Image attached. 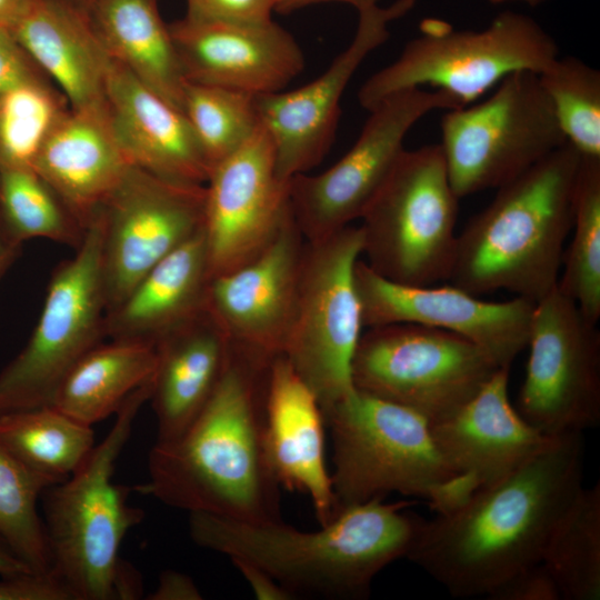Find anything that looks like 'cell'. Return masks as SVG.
I'll return each mask as SVG.
<instances>
[{
	"instance_id": "cell-3",
	"label": "cell",
	"mask_w": 600,
	"mask_h": 600,
	"mask_svg": "<svg viewBox=\"0 0 600 600\" xmlns=\"http://www.w3.org/2000/svg\"><path fill=\"white\" fill-rule=\"evenodd\" d=\"M411 502L371 499L339 509L316 531L284 523L243 522L189 513V533L200 547L249 561L271 574L294 599H366L374 577L406 558L423 519Z\"/></svg>"
},
{
	"instance_id": "cell-33",
	"label": "cell",
	"mask_w": 600,
	"mask_h": 600,
	"mask_svg": "<svg viewBox=\"0 0 600 600\" xmlns=\"http://www.w3.org/2000/svg\"><path fill=\"white\" fill-rule=\"evenodd\" d=\"M0 228L17 248L46 238L77 249L87 230L31 168H0Z\"/></svg>"
},
{
	"instance_id": "cell-38",
	"label": "cell",
	"mask_w": 600,
	"mask_h": 600,
	"mask_svg": "<svg viewBox=\"0 0 600 600\" xmlns=\"http://www.w3.org/2000/svg\"><path fill=\"white\" fill-rule=\"evenodd\" d=\"M486 596L492 600H561L553 577L541 561L518 569Z\"/></svg>"
},
{
	"instance_id": "cell-31",
	"label": "cell",
	"mask_w": 600,
	"mask_h": 600,
	"mask_svg": "<svg viewBox=\"0 0 600 600\" xmlns=\"http://www.w3.org/2000/svg\"><path fill=\"white\" fill-rule=\"evenodd\" d=\"M541 562L561 599H600V483L579 489L554 524Z\"/></svg>"
},
{
	"instance_id": "cell-47",
	"label": "cell",
	"mask_w": 600,
	"mask_h": 600,
	"mask_svg": "<svg viewBox=\"0 0 600 600\" xmlns=\"http://www.w3.org/2000/svg\"><path fill=\"white\" fill-rule=\"evenodd\" d=\"M19 248L11 244L4 237L0 228V279L4 274L8 267L12 263Z\"/></svg>"
},
{
	"instance_id": "cell-23",
	"label": "cell",
	"mask_w": 600,
	"mask_h": 600,
	"mask_svg": "<svg viewBox=\"0 0 600 600\" xmlns=\"http://www.w3.org/2000/svg\"><path fill=\"white\" fill-rule=\"evenodd\" d=\"M131 166L106 104L69 108L43 141L33 170L87 229Z\"/></svg>"
},
{
	"instance_id": "cell-28",
	"label": "cell",
	"mask_w": 600,
	"mask_h": 600,
	"mask_svg": "<svg viewBox=\"0 0 600 600\" xmlns=\"http://www.w3.org/2000/svg\"><path fill=\"white\" fill-rule=\"evenodd\" d=\"M88 12L110 58L181 110L186 80L158 0H94Z\"/></svg>"
},
{
	"instance_id": "cell-26",
	"label": "cell",
	"mask_w": 600,
	"mask_h": 600,
	"mask_svg": "<svg viewBox=\"0 0 600 600\" xmlns=\"http://www.w3.org/2000/svg\"><path fill=\"white\" fill-rule=\"evenodd\" d=\"M158 364L150 396L157 441L181 436L219 384L231 342L206 308L156 342Z\"/></svg>"
},
{
	"instance_id": "cell-27",
	"label": "cell",
	"mask_w": 600,
	"mask_h": 600,
	"mask_svg": "<svg viewBox=\"0 0 600 600\" xmlns=\"http://www.w3.org/2000/svg\"><path fill=\"white\" fill-rule=\"evenodd\" d=\"M210 279L202 228L151 268L106 313V338L156 344L206 310Z\"/></svg>"
},
{
	"instance_id": "cell-7",
	"label": "cell",
	"mask_w": 600,
	"mask_h": 600,
	"mask_svg": "<svg viewBox=\"0 0 600 600\" xmlns=\"http://www.w3.org/2000/svg\"><path fill=\"white\" fill-rule=\"evenodd\" d=\"M557 57L554 39L531 17L506 10L482 30H456L427 20L421 36L361 86L358 100L370 110L398 91L430 86L461 107L478 100L517 71L540 73Z\"/></svg>"
},
{
	"instance_id": "cell-25",
	"label": "cell",
	"mask_w": 600,
	"mask_h": 600,
	"mask_svg": "<svg viewBox=\"0 0 600 600\" xmlns=\"http://www.w3.org/2000/svg\"><path fill=\"white\" fill-rule=\"evenodd\" d=\"M11 32L70 109L107 104L112 59L88 9L63 0H29Z\"/></svg>"
},
{
	"instance_id": "cell-22",
	"label": "cell",
	"mask_w": 600,
	"mask_h": 600,
	"mask_svg": "<svg viewBox=\"0 0 600 600\" xmlns=\"http://www.w3.org/2000/svg\"><path fill=\"white\" fill-rule=\"evenodd\" d=\"M324 416L309 386L283 354L268 369L264 447L280 487L307 494L320 526L336 514L331 473L324 457Z\"/></svg>"
},
{
	"instance_id": "cell-6",
	"label": "cell",
	"mask_w": 600,
	"mask_h": 600,
	"mask_svg": "<svg viewBox=\"0 0 600 600\" xmlns=\"http://www.w3.org/2000/svg\"><path fill=\"white\" fill-rule=\"evenodd\" d=\"M322 412L332 439L336 512L393 492L428 500L436 514L461 504L456 476L422 414L356 388Z\"/></svg>"
},
{
	"instance_id": "cell-44",
	"label": "cell",
	"mask_w": 600,
	"mask_h": 600,
	"mask_svg": "<svg viewBox=\"0 0 600 600\" xmlns=\"http://www.w3.org/2000/svg\"><path fill=\"white\" fill-rule=\"evenodd\" d=\"M380 0H277L276 12L290 13L308 6L323 2H341L353 7L359 13L379 7Z\"/></svg>"
},
{
	"instance_id": "cell-20",
	"label": "cell",
	"mask_w": 600,
	"mask_h": 600,
	"mask_svg": "<svg viewBox=\"0 0 600 600\" xmlns=\"http://www.w3.org/2000/svg\"><path fill=\"white\" fill-rule=\"evenodd\" d=\"M186 81L254 96L283 90L303 69V52L273 20L261 23L183 17L169 23Z\"/></svg>"
},
{
	"instance_id": "cell-16",
	"label": "cell",
	"mask_w": 600,
	"mask_h": 600,
	"mask_svg": "<svg viewBox=\"0 0 600 600\" xmlns=\"http://www.w3.org/2000/svg\"><path fill=\"white\" fill-rule=\"evenodd\" d=\"M203 233L211 278L262 252L291 216L289 181L276 167L272 142L260 124L208 177Z\"/></svg>"
},
{
	"instance_id": "cell-46",
	"label": "cell",
	"mask_w": 600,
	"mask_h": 600,
	"mask_svg": "<svg viewBox=\"0 0 600 600\" xmlns=\"http://www.w3.org/2000/svg\"><path fill=\"white\" fill-rule=\"evenodd\" d=\"M28 3L29 0H0V27L11 30Z\"/></svg>"
},
{
	"instance_id": "cell-37",
	"label": "cell",
	"mask_w": 600,
	"mask_h": 600,
	"mask_svg": "<svg viewBox=\"0 0 600 600\" xmlns=\"http://www.w3.org/2000/svg\"><path fill=\"white\" fill-rule=\"evenodd\" d=\"M567 141L600 157V72L579 58L557 57L538 73Z\"/></svg>"
},
{
	"instance_id": "cell-14",
	"label": "cell",
	"mask_w": 600,
	"mask_h": 600,
	"mask_svg": "<svg viewBox=\"0 0 600 600\" xmlns=\"http://www.w3.org/2000/svg\"><path fill=\"white\" fill-rule=\"evenodd\" d=\"M518 412L547 437L600 422V332L557 287L534 302Z\"/></svg>"
},
{
	"instance_id": "cell-39",
	"label": "cell",
	"mask_w": 600,
	"mask_h": 600,
	"mask_svg": "<svg viewBox=\"0 0 600 600\" xmlns=\"http://www.w3.org/2000/svg\"><path fill=\"white\" fill-rule=\"evenodd\" d=\"M186 17L196 20L261 23L272 19L277 0H186Z\"/></svg>"
},
{
	"instance_id": "cell-29",
	"label": "cell",
	"mask_w": 600,
	"mask_h": 600,
	"mask_svg": "<svg viewBox=\"0 0 600 600\" xmlns=\"http://www.w3.org/2000/svg\"><path fill=\"white\" fill-rule=\"evenodd\" d=\"M157 364L154 343L111 339L100 342L68 371L51 406L92 427L117 413L136 390L151 383Z\"/></svg>"
},
{
	"instance_id": "cell-13",
	"label": "cell",
	"mask_w": 600,
	"mask_h": 600,
	"mask_svg": "<svg viewBox=\"0 0 600 600\" xmlns=\"http://www.w3.org/2000/svg\"><path fill=\"white\" fill-rule=\"evenodd\" d=\"M460 103L441 90L412 88L381 100L370 112L357 141L333 166L289 181L294 222L306 241H318L361 219L402 152L411 128L437 109Z\"/></svg>"
},
{
	"instance_id": "cell-40",
	"label": "cell",
	"mask_w": 600,
	"mask_h": 600,
	"mask_svg": "<svg viewBox=\"0 0 600 600\" xmlns=\"http://www.w3.org/2000/svg\"><path fill=\"white\" fill-rule=\"evenodd\" d=\"M11 30L0 27V94L21 84L46 79Z\"/></svg>"
},
{
	"instance_id": "cell-43",
	"label": "cell",
	"mask_w": 600,
	"mask_h": 600,
	"mask_svg": "<svg viewBox=\"0 0 600 600\" xmlns=\"http://www.w3.org/2000/svg\"><path fill=\"white\" fill-rule=\"evenodd\" d=\"M149 600H200L202 594L193 580L184 573L166 570L159 577V582Z\"/></svg>"
},
{
	"instance_id": "cell-45",
	"label": "cell",
	"mask_w": 600,
	"mask_h": 600,
	"mask_svg": "<svg viewBox=\"0 0 600 600\" xmlns=\"http://www.w3.org/2000/svg\"><path fill=\"white\" fill-rule=\"evenodd\" d=\"M23 573L33 572L0 539V576L12 577Z\"/></svg>"
},
{
	"instance_id": "cell-4",
	"label": "cell",
	"mask_w": 600,
	"mask_h": 600,
	"mask_svg": "<svg viewBox=\"0 0 600 600\" xmlns=\"http://www.w3.org/2000/svg\"><path fill=\"white\" fill-rule=\"evenodd\" d=\"M581 154L569 142L498 188L458 234L448 281L474 294L537 302L558 283Z\"/></svg>"
},
{
	"instance_id": "cell-17",
	"label": "cell",
	"mask_w": 600,
	"mask_h": 600,
	"mask_svg": "<svg viewBox=\"0 0 600 600\" xmlns=\"http://www.w3.org/2000/svg\"><path fill=\"white\" fill-rule=\"evenodd\" d=\"M414 2L397 0L359 13L351 42L322 74L298 89L256 97L260 124L272 142L282 180L309 172L322 161L336 134L348 83L366 58L388 40L389 24Z\"/></svg>"
},
{
	"instance_id": "cell-11",
	"label": "cell",
	"mask_w": 600,
	"mask_h": 600,
	"mask_svg": "<svg viewBox=\"0 0 600 600\" xmlns=\"http://www.w3.org/2000/svg\"><path fill=\"white\" fill-rule=\"evenodd\" d=\"M501 368L506 367L458 334L392 323L362 332L351 379L356 389L434 421L470 400Z\"/></svg>"
},
{
	"instance_id": "cell-34",
	"label": "cell",
	"mask_w": 600,
	"mask_h": 600,
	"mask_svg": "<svg viewBox=\"0 0 600 600\" xmlns=\"http://www.w3.org/2000/svg\"><path fill=\"white\" fill-rule=\"evenodd\" d=\"M50 486L0 443V539L41 576H52L46 529L38 511V501Z\"/></svg>"
},
{
	"instance_id": "cell-2",
	"label": "cell",
	"mask_w": 600,
	"mask_h": 600,
	"mask_svg": "<svg viewBox=\"0 0 600 600\" xmlns=\"http://www.w3.org/2000/svg\"><path fill=\"white\" fill-rule=\"evenodd\" d=\"M271 360L231 344L211 398L181 436L156 441L149 480L137 490L189 513L254 523L282 520L281 487L264 447Z\"/></svg>"
},
{
	"instance_id": "cell-12",
	"label": "cell",
	"mask_w": 600,
	"mask_h": 600,
	"mask_svg": "<svg viewBox=\"0 0 600 600\" xmlns=\"http://www.w3.org/2000/svg\"><path fill=\"white\" fill-rule=\"evenodd\" d=\"M99 211L76 254L51 274L38 323L0 372V413L51 406L73 364L106 338Z\"/></svg>"
},
{
	"instance_id": "cell-9",
	"label": "cell",
	"mask_w": 600,
	"mask_h": 600,
	"mask_svg": "<svg viewBox=\"0 0 600 600\" xmlns=\"http://www.w3.org/2000/svg\"><path fill=\"white\" fill-rule=\"evenodd\" d=\"M446 111L440 147L459 199L500 188L568 142L536 72H513L484 101Z\"/></svg>"
},
{
	"instance_id": "cell-36",
	"label": "cell",
	"mask_w": 600,
	"mask_h": 600,
	"mask_svg": "<svg viewBox=\"0 0 600 600\" xmlns=\"http://www.w3.org/2000/svg\"><path fill=\"white\" fill-rule=\"evenodd\" d=\"M69 109L50 80L0 94V168H31L47 136Z\"/></svg>"
},
{
	"instance_id": "cell-41",
	"label": "cell",
	"mask_w": 600,
	"mask_h": 600,
	"mask_svg": "<svg viewBox=\"0 0 600 600\" xmlns=\"http://www.w3.org/2000/svg\"><path fill=\"white\" fill-rule=\"evenodd\" d=\"M0 600H71V598L54 577L23 573L2 577Z\"/></svg>"
},
{
	"instance_id": "cell-19",
	"label": "cell",
	"mask_w": 600,
	"mask_h": 600,
	"mask_svg": "<svg viewBox=\"0 0 600 600\" xmlns=\"http://www.w3.org/2000/svg\"><path fill=\"white\" fill-rule=\"evenodd\" d=\"M304 243L291 213L256 258L210 279L207 309L232 346L267 359L282 354Z\"/></svg>"
},
{
	"instance_id": "cell-42",
	"label": "cell",
	"mask_w": 600,
	"mask_h": 600,
	"mask_svg": "<svg viewBox=\"0 0 600 600\" xmlns=\"http://www.w3.org/2000/svg\"><path fill=\"white\" fill-rule=\"evenodd\" d=\"M234 567L248 581L257 599L260 600H291L293 596L284 589L271 574L262 568L242 560L230 559Z\"/></svg>"
},
{
	"instance_id": "cell-49",
	"label": "cell",
	"mask_w": 600,
	"mask_h": 600,
	"mask_svg": "<svg viewBox=\"0 0 600 600\" xmlns=\"http://www.w3.org/2000/svg\"><path fill=\"white\" fill-rule=\"evenodd\" d=\"M63 1L88 9L94 0H63Z\"/></svg>"
},
{
	"instance_id": "cell-21",
	"label": "cell",
	"mask_w": 600,
	"mask_h": 600,
	"mask_svg": "<svg viewBox=\"0 0 600 600\" xmlns=\"http://www.w3.org/2000/svg\"><path fill=\"white\" fill-rule=\"evenodd\" d=\"M508 381L509 368L499 369L466 403L429 421L434 443L456 476L461 504L514 471L552 438L512 406Z\"/></svg>"
},
{
	"instance_id": "cell-8",
	"label": "cell",
	"mask_w": 600,
	"mask_h": 600,
	"mask_svg": "<svg viewBox=\"0 0 600 600\" xmlns=\"http://www.w3.org/2000/svg\"><path fill=\"white\" fill-rule=\"evenodd\" d=\"M458 201L440 144L406 149L361 218L364 262L402 284L448 280Z\"/></svg>"
},
{
	"instance_id": "cell-10",
	"label": "cell",
	"mask_w": 600,
	"mask_h": 600,
	"mask_svg": "<svg viewBox=\"0 0 600 600\" xmlns=\"http://www.w3.org/2000/svg\"><path fill=\"white\" fill-rule=\"evenodd\" d=\"M360 256L361 229L351 224L306 241L303 248L282 354L314 392L322 411L354 389L351 362L363 329L354 283Z\"/></svg>"
},
{
	"instance_id": "cell-48",
	"label": "cell",
	"mask_w": 600,
	"mask_h": 600,
	"mask_svg": "<svg viewBox=\"0 0 600 600\" xmlns=\"http://www.w3.org/2000/svg\"><path fill=\"white\" fill-rule=\"evenodd\" d=\"M487 1L492 3V4H500V3H504V2L518 1V2L527 3V4L531 6V7H536L538 4L543 3L547 0H487Z\"/></svg>"
},
{
	"instance_id": "cell-15",
	"label": "cell",
	"mask_w": 600,
	"mask_h": 600,
	"mask_svg": "<svg viewBox=\"0 0 600 600\" xmlns=\"http://www.w3.org/2000/svg\"><path fill=\"white\" fill-rule=\"evenodd\" d=\"M204 184L131 166L99 210L106 313L169 253L203 228Z\"/></svg>"
},
{
	"instance_id": "cell-35",
	"label": "cell",
	"mask_w": 600,
	"mask_h": 600,
	"mask_svg": "<svg viewBox=\"0 0 600 600\" xmlns=\"http://www.w3.org/2000/svg\"><path fill=\"white\" fill-rule=\"evenodd\" d=\"M256 97L239 90L186 81L181 110L210 170L238 150L259 128Z\"/></svg>"
},
{
	"instance_id": "cell-24",
	"label": "cell",
	"mask_w": 600,
	"mask_h": 600,
	"mask_svg": "<svg viewBox=\"0 0 600 600\" xmlns=\"http://www.w3.org/2000/svg\"><path fill=\"white\" fill-rule=\"evenodd\" d=\"M107 106L131 163L160 178L204 184L210 168L184 113L112 60Z\"/></svg>"
},
{
	"instance_id": "cell-5",
	"label": "cell",
	"mask_w": 600,
	"mask_h": 600,
	"mask_svg": "<svg viewBox=\"0 0 600 600\" xmlns=\"http://www.w3.org/2000/svg\"><path fill=\"white\" fill-rule=\"evenodd\" d=\"M151 391L152 382L136 390L84 462L41 494L51 574L71 600H132L142 594L139 572L119 551L144 512L128 503L129 488L112 478L136 416Z\"/></svg>"
},
{
	"instance_id": "cell-1",
	"label": "cell",
	"mask_w": 600,
	"mask_h": 600,
	"mask_svg": "<svg viewBox=\"0 0 600 600\" xmlns=\"http://www.w3.org/2000/svg\"><path fill=\"white\" fill-rule=\"evenodd\" d=\"M583 452L582 433L552 437L501 480L423 520L406 558L453 597L486 596L541 561L554 524L582 487Z\"/></svg>"
},
{
	"instance_id": "cell-32",
	"label": "cell",
	"mask_w": 600,
	"mask_h": 600,
	"mask_svg": "<svg viewBox=\"0 0 600 600\" xmlns=\"http://www.w3.org/2000/svg\"><path fill=\"white\" fill-rule=\"evenodd\" d=\"M571 231L557 289L597 324L600 319V157L581 154Z\"/></svg>"
},
{
	"instance_id": "cell-30",
	"label": "cell",
	"mask_w": 600,
	"mask_h": 600,
	"mask_svg": "<svg viewBox=\"0 0 600 600\" xmlns=\"http://www.w3.org/2000/svg\"><path fill=\"white\" fill-rule=\"evenodd\" d=\"M0 443L52 484L68 479L96 446L91 426L53 406L0 413Z\"/></svg>"
},
{
	"instance_id": "cell-18",
	"label": "cell",
	"mask_w": 600,
	"mask_h": 600,
	"mask_svg": "<svg viewBox=\"0 0 600 600\" xmlns=\"http://www.w3.org/2000/svg\"><path fill=\"white\" fill-rule=\"evenodd\" d=\"M354 283L363 328L413 323L446 330L476 343L506 368L527 347L534 307L528 299L486 301L453 284H402L361 260Z\"/></svg>"
}]
</instances>
